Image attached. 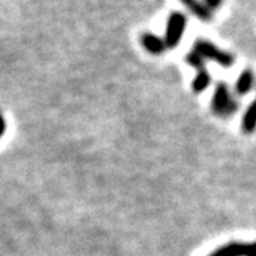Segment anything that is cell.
<instances>
[{"instance_id": "obj_2", "label": "cell", "mask_w": 256, "mask_h": 256, "mask_svg": "<svg viewBox=\"0 0 256 256\" xmlns=\"http://www.w3.org/2000/svg\"><path fill=\"white\" fill-rule=\"evenodd\" d=\"M192 48L200 52L205 57V60L215 62L216 64H220V67L229 68L235 64V56L226 52V50H224V48H220L216 44H214L208 38H198L194 43Z\"/></svg>"}, {"instance_id": "obj_7", "label": "cell", "mask_w": 256, "mask_h": 256, "mask_svg": "<svg viewBox=\"0 0 256 256\" xmlns=\"http://www.w3.org/2000/svg\"><path fill=\"white\" fill-rule=\"evenodd\" d=\"M255 86V73L250 68H245L235 82V92L238 96H246Z\"/></svg>"}, {"instance_id": "obj_9", "label": "cell", "mask_w": 256, "mask_h": 256, "mask_svg": "<svg viewBox=\"0 0 256 256\" xmlns=\"http://www.w3.org/2000/svg\"><path fill=\"white\" fill-rule=\"evenodd\" d=\"M210 80H212V78H210V74L206 68L198 72L196 76L194 77V80H192V92H195V94H201V92H204L208 87H210Z\"/></svg>"}, {"instance_id": "obj_6", "label": "cell", "mask_w": 256, "mask_h": 256, "mask_svg": "<svg viewBox=\"0 0 256 256\" xmlns=\"http://www.w3.org/2000/svg\"><path fill=\"white\" fill-rule=\"evenodd\" d=\"M186 9L191 12L192 14L198 20L208 23L214 18V12L202 2V0H180Z\"/></svg>"}, {"instance_id": "obj_5", "label": "cell", "mask_w": 256, "mask_h": 256, "mask_svg": "<svg viewBox=\"0 0 256 256\" xmlns=\"http://www.w3.org/2000/svg\"><path fill=\"white\" fill-rule=\"evenodd\" d=\"M140 42H141V46L144 47L150 54H164L165 50L168 48L164 37H160L158 34L151 33V32H144L140 37Z\"/></svg>"}, {"instance_id": "obj_8", "label": "cell", "mask_w": 256, "mask_h": 256, "mask_svg": "<svg viewBox=\"0 0 256 256\" xmlns=\"http://www.w3.org/2000/svg\"><path fill=\"white\" fill-rule=\"evenodd\" d=\"M240 127L245 134H254L256 131V98L248 106V108L244 112Z\"/></svg>"}, {"instance_id": "obj_1", "label": "cell", "mask_w": 256, "mask_h": 256, "mask_svg": "<svg viewBox=\"0 0 256 256\" xmlns=\"http://www.w3.org/2000/svg\"><path fill=\"white\" fill-rule=\"evenodd\" d=\"M210 108L214 111V114L220 117H230L238 111V100L232 97L226 82H220L215 86L212 100H210Z\"/></svg>"}, {"instance_id": "obj_3", "label": "cell", "mask_w": 256, "mask_h": 256, "mask_svg": "<svg viewBox=\"0 0 256 256\" xmlns=\"http://www.w3.org/2000/svg\"><path fill=\"white\" fill-rule=\"evenodd\" d=\"M188 26V18L182 12L174 10L168 14L166 23H165L164 40L168 48H175L181 43L185 30Z\"/></svg>"}, {"instance_id": "obj_10", "label": "cell", "mask_w": 256, "mask_h": 256, "mask_svg": "<svg viewBox=\"0 0 256 256\" xmlns=\"http://www.w3.org/2000/svg\"><path fill=\"white\" fill-rule=\"evenodd\" d=\"M185 62H186V64H188L190 67L195 68L196 72H201V70H205V68H206V67H205V66H206L205 57H204L200 52L194 50V48H192L188 54L185 56Z\"/></svg>"}, {"instance_id": "obj_4", "label": "cell", "mask_w": 256, "mask_h": 256, "mask_svg": "<svg viewBox=\"0 0 256 256\" xmlns=\"http://www.w3.org/2000/svg\"><path fill=\"white\" fill-rule=\"evenodd\" d=\"M208 256H256V240L254 242H228L215 249Z\"/></svg>"}, {"instance_id": "obj_11", "label": "cell", "mask_w": 256, "mask_h": 256, "mask_svg": "<svg viewBox=\"0 0 256 256\" xmlns=\"http://www.w3.org/2000/svg\"><path fill=\"white\" fill-rule=\"evenodd\" d=\"M202 2H204L212 12H214V10L220 9L222 4H224V0H202Z\"/></svg>"}]
</instances>
